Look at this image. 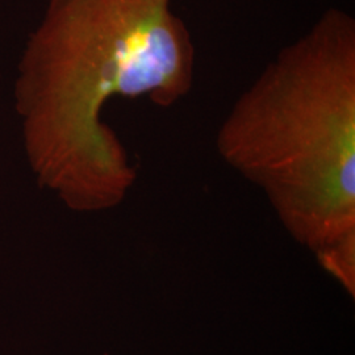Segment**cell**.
Returning a JSON list of instances; mask_svg holds the SVG:
<instances>
[{
    "instance_id": "obj_1",
    "label": "cell",
    "mask_w": 355,
    "mask_h": 355,
    "mask_svg": "<svg viewBox=\"0 0 355 355\" xmlns=\"http://www.w3.org/2000/svg\"><path fill=\"white\" fill-rule=\"evenodd\" d=\"M195 58L173 0H55L17 87L40 182L76 212L117 207L137 174L104 105L117 95L174 105L192 89Z\"/></svg>"
},
{
    "instance_id": "obj_2",
    "label": "cell",
    "mask_w": 355,
    "mask_h": 355,
    "mask_svg": "<svg viewBox=\"0 0 355 355\" xmlns=\"http://www.w3.org/2000/svg\"><path fill=\"white\" fill-rule=\"evenodd\" d=\"M223 159L315 255L355 241V20L329 8L234 102Z\"/></svg>"
}]
</instances>
